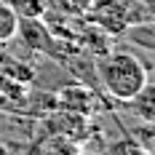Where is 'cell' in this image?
Returning <instances> with one entry per match:
<instances>
[{
    "label": "cell",
    "mask_w": 155,
    "mask_h": 155,
    "mask_svg": "<svg viewBox=\"0 0 155 155\" xmlns=\"http://www.w3.org/2000/svg\"><path fill=\"white\" fill-rule=\"evenodd\" d=\"M0 155H11V153H8V147H5L3 142H0Z\"/></svg>",
    "instance_id": "cell-12"
},
{
    "label": "cell",
    "mask_w": 155,
    "mask_h": 155,
    "mask_svg": "<svg viewBox=\"0 0 155 155\" xmlns=\"http://www.w3.org/2000/svg\"><path fill=\"white\" fill-rule=\"evenodd\" d=\"M88 11H91L94 24L107 35H120L134 21H139V16L134 14L137 3H131V0H99V3L94 0Z\"/></svg>",
    "instance_id": "cell-2"
},
{
    "label": "cell",
    "mask_w": 155,
    "mask_h": 155,
    "mask_svg": "<svg viewBox=\"0 0 155 155\" xmlns=\"http://www.w3.org/2000/svg\"><path fill=\"white\" fill-rule=\"evenodd\" d=\"M11 5L19 19H43L48 11V0H11Z\"/></svg>",
    "instance_id": "cell-8"
},
{
    "label": "cell",
    "mask_w": 155,
    "mask_h": 155,
    "mask_svg": "<svg viewBox=\"0 0 155 155\" xmlns=\"http://www.w3.org/2000/svg\"><path fill=\"white\" fill-rule=\"evenodd\" d=\"M107 155H153L150 150H144L137 139L131 137H123V139H115L107 147Z\"/></svg>",
    "instance_id": "cell-9"
},
{
    "label": "cell",
    "mask_w": 155,
    "mask_h": 155,
    "mask_svg": "<svg viewBox=\"0 0 155 155\" xmlns=\"http://www.w3.org/2000/svg\"><path fill=\"white\" fill-rule=\"evenodd\" d=\"M78 142L64 137V134H56V137H46V139L38 142L35 147V155H78Z\"/></svg>",
    "instance_id": "cell-6"
},
{
    "label": "cell",
    "mask_w": 155,
    "mask_h": 155,
    "mask_svg": "<svg viewBox=\"0 0 155 155\" xmlns=\"http://www.w3.org/2000/svg\"><path fill=\"white\" fill-rule=\"evenodd\" d=\"M19 32V14L8 0H0V43H11Z\"/></svg>",
    "instance_id": "cell-7"
},
{
    "label": "cell",
    "mask_w": 155,
    "mask_h": 155,
    "mask_svg": "<svg viewBox=\"0 0 155 155\" xmlns=\"http://www.w3.org/2000/svg\"><path fill=\"white\" fill-rule=\"evenodd\" d=\"M56 5L62 8L64 14L78 16V14H88V8L94 5V0H56Z\"/></svg>",
    "instance_id": "cell-11"
},
{
    "label": "cell",
    "mask_w": 155,
    "mask_h": 155,
    "mask_svg": "<svg viewBox=\"0 0 155 155\" xmlns=\"http://www.w3.org/2000/svg\"><path fill=\"white\" fill-rule=\"evenodd\" d=\"M5 72L8 75L5 78H11L14 83H32V78H35V72H32V67H27V64H21V62H8L5 64Z\"/></svg>",
    "instance_id": "cell-10"
},
{
    "label": "cell",
    "mask_w": 155,
    "mask_h": 155,
    "mask_svg": "<svg viewBox=\"0 0 155 155\" xmlns=\"http://www.w3.org/2000/svg\"><path fill=\"white\" fill-rule=\"evenodd\" d=\"M78 155H96V153H78Z\"/></svg>",
    "instance_id": "cell-13"
},
{
    "label": "cell",
    "mask_w": 155,
    "mask_h": 155,
    "mask_svg": "<svg viewBox=\"0 0 155 155\" xmlns=\"http://www.w3.org/2000/svg\"><path fill=\"white\" fill-rule=\"evenodd\" d=\"M99 80L115 102H131L139 88L150 80L147 67L131 51H110L99 62Z\"/></svg>",
    "instance_id": "cell-1"
},
{
    "label": "cell",
    "mask_w": 155,
    "mask_h": 155,
    "mask_svg": "<svg viewBox=\"0 0 155 155\" xmlns=\"http://www.w3.org/2000/svg\"><path fill=\"white\" fill-rule=\"evenodd\" d=\"M16 38H21V43L38 54H51L54 51V40L51 32L40 19H19V32Z\"/></svg>",
    "instance_id": "cell-3"
},
{
    "label": "cell",
    "mask_w": 155,
    "mask_h": 155,
    "mask_svg": "<svg viewBox=\"0 0 155 155\" xmlns=\"http://www.w3.org/2000/svg\"><path fill=\"white\" fill-rule=\"evenodd\" d=\"M56 96H59L56 102H59L64 110H70V112H78V115H83V112H88V110H91V94L86 91V88L70 86V88H62Z\"/></svg>",
    "instance_id": "cell-5"
},
{
    "label": "cell",
    "mask_w": 155,
    "mask_h": 155,
    "mask_svg": "<svg viewBox=\"0 0 155 155\" xmlns=\"http://www.w3.org/2000/svg\"><path fill=\"white\" fill-rule=\"evenodd\" d=\"M131 110L137 112V118L144 120V123H155V83H144L139 88V94L128 102Z\"/></svg>",
    "instance_id": "cell-4"
}]
</instances>
